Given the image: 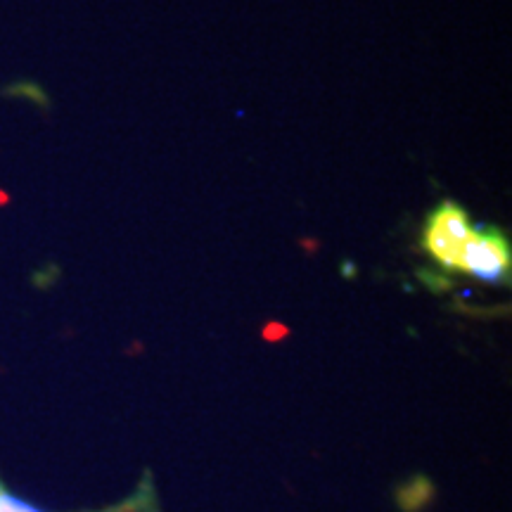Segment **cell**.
<instances>
[{
    "mask_svg": "<svg viewBox=\"0 0 512 512\" xmlns=\"http://www.w3.org/2000/svg\"><path fill=\"white\" fill-rule=\"evenodd\" d=\"M512 268L510 242L496 228H472L470 238L460 247L456 268L489 285H508Z\"/></svg>",
    "mask_w": 512,
    "mask_h": 512,
    "instance_id": "obj_1",
    "label": "cell"
},
{
    "mask_svg": "<svg viewBox=\"0 0 512 512\" xmlns=\"http://www.w3.org/2000/svg\"><path fill=\"white\" fill-rule=\"evenodd\" d=\"M470 233L472 226L465 209L456 202L446 200L427 216L422 242H425V249L432 254V259H437L441 266L453 271L460 247L465 245Z\"/></svg>",
    "mask_w": 512,
    "mask_h": 512,
    "instance_id": "obj_2",
    "label": "cell"
},
{
    "mask_svg": "<svg viewBox=\"0 0 512 512\" xmlns=\"http://www.w3.org/2000/svg\"><path fill=\"white\" fill-rule=\"evenodd\" d=\"M147 498H150V491H138V494L128 498V501L119 503V505H112V508L98 510V512H145V510H150V508H147ZM0 512H46V510L36 508V505H31L27 501H22V498H17L8 489V486L3 484V479H0Z\"/></svg>",
    "mask_w": 512,
    "mask_h": 512,
    "instance_id": "obj_3",
    "label": "cell"
}]
</instances>
